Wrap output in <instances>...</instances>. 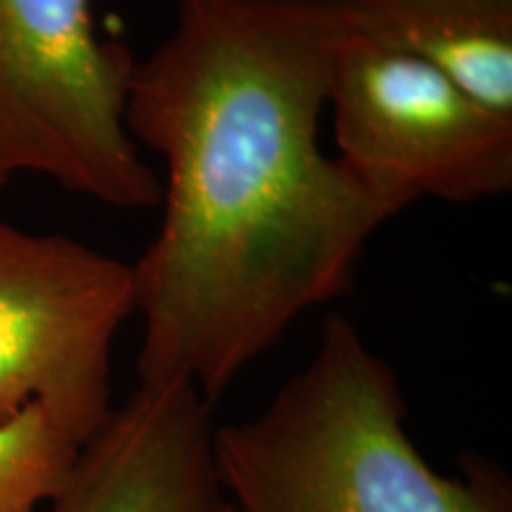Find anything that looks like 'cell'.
Returning <instances> with one entry per match:
<instances>
[{"label":"cell","mask_w":512,"mask_h":512,"mask_svg":"<svg viewBox=\"0 0 512 512\" xmlns=\"http://www.w3.org/2000/svg\"><path fill=\"white\" fill-rule=\"evenodd\" d=\"M342 3H344V0H342ZM505 3H512V0H505Z\"/></svg>","instance_id":"9c48e42d"},{"label":"cell","mask_w":512,"mask_h":512,"mask_svg":"<svg viewBox=\"0 0 512 512\" xmlns=\"http://www.w3.org/2000/svg\"><path fill=\"white\" fill-rule=\"evenodd\" d=\"M349 27L427 64L486 110L512 119V3L337 0Z\"/></svg>","instance_id":"52a82bcc"},{"label":"cell","mask_w":512,"mask_h":512,"mask_svg":"<svg viewBox=\"0 0 512 512\" xmlns=\"http://www.w3.org/2000/svg\"><path fill=\"white\" fill-rule=\"evenodd\" d=\"M81 444L38 403L0 425V512H41L67 484Z\"/></svg>","instance_id":"ba28073f"},{"label":"cell","mask_w":512,"mask_h":512,"mask_svg":"<svg viewBox=\"0 0 512 512\" xmlns=\"http://www.w3.org/2000/svg\"><path fill=\"white\" fill-rule=\"evenodd\" d=\"M394 368L332 313L311 361L254 418L214 427L233 512H512V477L467 453L441 475L413 444Z\"/></svg>","instance_id":"7a4b0ae2"},{"label":"cell","mask_w":512,"mask_h":512,"mask_svg":"<svg viewBox=\"0 0 512 512\" xmlns=\"http://www.w3.org/2000/svg\"><path fill=\"white\" fill-rule=\"evenodd\" d=\"M347 19L337 0H174L136 60L126 128L164 162L133 266L140 387L214 403L299 316L337 299L399 211L320 150Z\"/></svg>","instance_id":"6da1fadb"},{"label":"cell","mask_w":512,"mask_h":512,"mask_svg":"<svg viewBox=\"0 0 512 512\" xmlns=\"http://www.w3.org/2000/svg\"><path fill=\"white\" fill-rule=\"evenodd\" d=\"M133 313L131 264L0 221V425L38 403L91 439L114 408V339Z\"/></svg>","instance_id":"5b68a950"},{"label":"cell","mask_w":512,"mask_h":512,"mask_svg":"<svg viewBox=\"0 0 512 512\" xmlns=\"http://www.w3.org/2000/svg\"><path fill=\"white\" fill-rule=\"evenodd\" d=\"M133 69L93 0H0V188L31 174L112 209L159 207L162 178L126 128Z\"/></svg>","instance_id":"3957f363"},{"label":"cell","mask_w":512,"mask_h":512,"mask_svg":"<svg viewBox=\"0 0 512 512\" xmlns=\"http://www.w3.org/2000/svg\"><path fill=\"white\" fill-rule=\"evenodd\" d=\"M328 107L337 157L396 211L422 197L470 204L512 188V119L349 22Z\"/></svg>","instance_id":"277c9868"},{"label":"cell","mask_w":512,"mask_h":512,"mask_svg":"<svg viewBox=\"0 0 512 512\" xmlns=\"http://www.w3.org/2000/svg\"><path fill=\"white\" fill-rule=\"evenodd\" d=\"M214 427L188 384H138L83 441L43 512H233L216 475Z\"/></svg>","instance_id":"8992f818"}]
</instances>
